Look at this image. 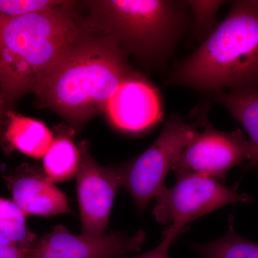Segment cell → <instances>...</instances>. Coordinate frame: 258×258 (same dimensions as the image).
Wrapping results in <instances>:
<instances>
[{
  "label": "cell",
  "instance_id": "cell-18",
  "mask_svg": "<svg viewBox=\"0 0 258 258\" xmlns=\"http://www.w3.org/2000/svg\"><path fill=\"white\" fill-rule=\"evenodd\" d=\"M61 0H0V17L19 18L37 14L62 6Z\"/></svg>",
  "mask_w": 258,
  "mask_h": 258
},
{
  "label": "cell",
  "instance_id": "cell-15",
  "mask_svg": "<svg viewBox=\"0 0 258 258\" xmlns=\"http://www.w3.org/2000/svg\"><path fill=\"white\" fill-rule=\"evenodd\" d=\"M27 217L13 200L0 198V232L28 256L37 239L27 226Z\"/></svg>",
  "mask_w": 258,
  "mask_h": 258
},
{
  "label": "cell",
  "instance_id": "cell-21",
  "mask_svg": "<svg viewBox=\"0 0 258 258\" xmlns=\"http://www.w3.org/2000/svg\"><path fill=\"white\" fill-rule=\"evenodd\" d=\"M8 111L9 110L7 108L1 91H0V147L7 155H8V151L6 143H5L4 134L6 114Z\"/></svg>",
  "mask_w": 258,
  "mask_h": 258
},
{
  "label": "cell",
  "instance_id": "cell-14",
  "mask_svg": "<svg viewBox=\"0 0 258 258\" xmlns=\"http://www.w3.org/2000/svg\"><path fill=\"white\" fill-rule=\"evenodd\" d=\"M81 162V153L67 132L54 136L45 155L42 158L43 171L53 182H60L76 176Z\"/></svg>",
  "mask_w": 258,
  "mask_h": 258
},
{
  "label": "cell",
  "instance_id": "cell-11",
  "mask_svg": "<svg viewBox=\"0 0 258 258\" xmlns=\"http://www.w3.org/2000/svg\"><path fill=\"white\" fill-rule=\"evenodd\" d=\"M13 201L27 216L52 217L71 213L69 200L44 171L23 164L10 173H3Z\"/></svg>",
  "mask_w": 258,
  "mask_h": 258
},
{
  "label": "cell",
  "instance_id": "cell-16",
  "mask_svg": "<svg viewBox=\"0 0 258 258\" xmlns=\"http://www.w3.org/2000/svg\"><path fill=\"white\" fill-rule=\"evenodd\" d=\"M193 248L202 258H258V244L236 232L232 215L225 235L208 243L195 244Z\"/></svg>",
  "mask_w": 258,
  "mask_h": 258
},
{
  "label": "cell",
  "instance_id": "cell-13",
  "mask_svg": "<svg viewBox=\"0 0 258 258\" xmlns=\"http://www.w3.org/2000/svg\"><path fill=\"white\" fill-rule=\"evenodd\" d=\"M217 103L225 107L245 129L249 137V167L258 164V87L215 93Z\"/></svg>",
  "mask_w": 258,
  "mask_h": 258
},
{
  "label": "cell",
  "instance_id": "cell-19",
  "mask_svg": "<svg viewBox=\"0 0 258 258\" xmlns=\"http://www.w3.org/2000/svg\"><path fill=\"white\" fill-rule=\"evenodd\" d=\"M176 237H177L176 235H173L171 232L166 230L163 233L162 241L160 244H159L152 250L137 256V257L122 258H169L168 250H169L171 243L175 240Z\"/></svg>",
  "mask_w": 258,
  "mask_h": 258
},
{
  "label": "cell",
  "instance_id": "cell-12",
  "mask_svg": "<svg viewBox=\"0 0 258 258\" xmlns=\"http://www.w3.org/2000/svg\"><path fill=\"white\" fill-rule=\"evenodd\" d=\"M4 135L8 154L16 150L36 159L44 157L54 139L42 122L12 109L7 112Z\"/></svg>",
  "mask_w": 258,
  "mask_h": 258
},
{
  "label": "cell",
  "instance_id": "cell-10",
  "mask_svg": "<svg viewBox=\"0 0 258 258\" xmlns=\"http://www.w3.org/2000/svg\"><path fill=\"white\" fill-rule=\"evenodd\" d=\"M104 112L120 130H145L158 123L162 116L160 94L152 83L135 72L111 97Z\"/></svg>",
  "mask_w": 258,
  "mask_h": 258
},
{
  "label": "cell",
  "instance_id": "cell-6",
  "mask_svg": "<svg viewBox=\"0 0 258 258\" xmlns=\"http://www.w3.org/2000/svg\"><path fill=\"white\" fill-rule=\"evenodd\" d=\"M198 129L178 118L164 125L157 140L135 160L118 169L121 186L132 195L139 212L155 198L168 171Z\"/></svg>",
  "mask_w": 258,
  "mask_h": 258
},
{
  "label": "cell",
  "instance_id": "cell-3",
  "mask_svg": "<svg viewBox=\"0 0 258 258\" xmlns=\"http://www.w3.org/2000/svg\"><path fill=\"white\" fill-rule=\"evenodd\" d=\"M167 83L214 94L258 87V0L234 2L225 20L176 66Z\"/></svg>",
  "mask_w": 258,
  "mask_h": 258
},
{
  "label": "cell",
  "instance_id": "cell-20",
  "mask_svg": "<svg viewBox=\"0 0 258 258\" xmlns=\"http://www.w3.org/2000/svg\"><path fill=\"white\" fill-rule=\"evenodd\" d=\"M0 258H23V252L0 232Z\"/></svg>",
  "mask_w": 258,
  "mask_h": 258
},
{
  "label": "cell",
  "instance_id": "cell-9",
  "mask_svg": "<svg viewBox=\"0 0 258 258\" xmlns=\"http://www.w3.org/2000/svg\"><path fill=\"white\" fill-rule=\"evenodd\" d=\"M145 233L76 235L59 225L37 239L27 258H122L142 248Z\"/></svg>",
  "mask_w": 258,
  "mask_h": 258
},
{
  "label": "cell",
  "instance_id": "cell-2",
  "mask_svg": "<svg viewBox=\"0 0 258 258\" xmlns=\"http://www.w3.org/2000/svg\"><path fill=\"white\" fill-rule=\"evenodd\" d=\"M19 17H0V91L8 110L28 93L35 94L57 62L88 25L71 6Z\"/></svg>",
  "mask_w": 258,
  "mask_h": 258
},
{
  "label": "cell",
  "instance_id": "cell-17",
  "mask_svg": "<svg viewBox=\"0 0 258 258\" xmlns=\"http://www.w3.org/2000/svg\"><path fill=\"white\" fill-rule=\"evenodd\" d=\"M191 14L194 34L203 42L217 26V13L224 1L220 0H189L186 1Z\"/></svg>",
  "mask_w": 258,
  "mask_h": 258
},
{
  "label": "cell",
  "instance_id": "cell-4",
  "mask_svg": "<svg viewBox=\"0 0 258 258\" xmlns=\"http://www.w3.org/2000/svg\"><path fill=\"white\" fill-rule=\"evenodd\" d=\"M92 16L88 25L114 38L153 69L165 67L191 27L186 1L100 0L88 2Z\"/></svg>",
  "mask_w": 258,
  "mask_h": 258
},
{
  "label": "cell",
  "instance_id": "cell-7",
  "mask_svg": "<svg viewBox=\"0 0 258 258\" xmlns=\"http://www.w3.org/2000/svg\"><path fill=\"white\" fill-rule=\"evenodd\" d=\"M200 118L203 130L197 131L176 158L171 170L176 175L197 173L223 179L227 171L248 159L249 142L240 129L231 133L220 132L208 122L206 113Z\"/></svg>",
  "mask_w": 258,
  "mask_h": 258
},
{
  "label": "cell",
  "instance_id": "cell-1",
  "mask_svg": "<svg viewBox=\"0 0 258 258\" xmlns=\"http://www.w3.org/2000/svg\"><path fill=\"white\" fill-rule=\"evenodd\" d=\"M88 28L35 94L78 131L104 112L122 83L135 73L114 38L99 31L95 35Z\"/></svg>",
  "mask_w": 258,
  "mask_h": 258
},
{
  "label": "cell",
  "instance_id": "cell-8",
  "mask_svg": "<svg viewBox=\"0 0 258 258\" xmlns=\"http://www.w3.org/2000/svg\"><path fill=\"white\" fill-rule=\"evenodd\" d=\"M79 150L81 162L76 176L82 235H104L115 192L121 187L119 174L97 164L86 142L80 145Z\"/></svg>",
  "mask_w": 258,
  "mask_h": 258
},
{
  "label": "cell",
  "instance_id": "cell-5",
  "mask_svg": "<svg viewBox=\"0 0 258 258\" xmlns=\"http://www.w3.org/2000/svg\"><path fill=\"white\" fill-rule=\"evenodd\" d=\"M176 176L172 187L163 184L158 191L153 213L158 222L169 224L168 230L177 236L198 217L230 204L252 201L249 195L239 193L236 188L225 186L210 176L197 173Z\"/></svg>",
  "mask_w": 258,
  "mask_h": 258
}]
</instances>
